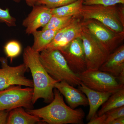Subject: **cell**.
Returning <instances> with one entry per match:
<instances>
[{"label": "cell", "mask_w": 124, "mask_h": 124, "mask_svg": "<svg viewBox=\"0 0 124 124\" xmlns=\"http://www.w3.org/2000/svg\"><path fill=\"white\" fill-rule=\"evenodd\" d=\"M54 93L53 100L48 105L38 109H26V111L49 124H83L85 116L83 110L68 106L62 95L55 88Z\"/></svg>", "instance_id": "obj_1"}, {"label": "cell", "mask_w": 124, "mask_h": 124, "mask_svg": "<svg viewBox=\"0 0 124 124\" xmlns=\"http://www.w3.org/2000/svg\"><path fill=\"white\" fill-rule=\"evenodd\" d=\"M23 63L31 71L33 82V104L39 99L50 103L54 98V84L59 82L47 73L39 59V53L35 51L31 46H27L23 54Z\"/></svg>", "instance_id": "obj_2"}, {"label": "cell", "mask_w": 124, "mask_h": 124, "mask_svg": "<svg viewBox=\"0 0 124 124\" xmlns=\"http://www.w3.org/2000/svg\"><path fill=\"white\" fill-rule=\"evenodd\" d=\"M42 66L51 77L58 81H65L73 86L80 84L78 74L70 69L66 60L58 50L45 49L39 53Z\"/></svg>", "instance_id": "obj_3"}, {"label": "cell", "mask_w": 124, "mask_h": 124, "mask_svg": "<svg viewBox=\"0 0 124 124\" xmlns=\"http://www.w3.org/2000/svg\"><path fill=\"white\" fill-rule=\"evenodd\" d=\"M116 5H84L80 15L82 19H95L116 32H122L124 31V7Z\"/></svg>", "instance_id": "obj_4"}, {"label": "cell", "mask_w": 124, "mask_h": 124, "mask_svg": "<svg viewBox=\"0 0 124 124\" xmlns=\"http://www.w3.org/2000/svg\"><path fill=\"white\" fill-rule=\"evenodd\" d=\"M33 95V88L20 85H11L0 90V110L9 111L19 107L32 108Z\"/></svg>", "instance_id": "obj_5"}, {"label": "cell", "mask_w": 124, "mask_h": 124, "mask_svg": "<svg viewBox=\"0 0 124 124\" xmlns=\"http://www.w3.org/2000/svg\"><path fill=\"white\" fill-rule=\"evenodd\" d=\"M78 75L84 85L95 91L112 94L124 88L115 77L99 69H87Z\"/></svg>", "instance_id": "obj_6"}, {"label": "cell", "mask_w": 124, "mask_h": 124, "mask_svg": "<svg viewBox=\"0 0 124 124\" xmlns=\"http://www.w3.org/2000/svg\"><path fill=\"white\" fill-rule=\"evenodd\" d=\"M83 26L110 54L124 39V31L117 32L94 19H83Z\"/></svg>", "instance_id": "obj_7"}, {"label": "cell", "mask_w": 124, "mask_h": 124, "mask_svg": "<svg viewBox=\"0 0 124 124\" xmlns=\"http://www.w3.org/2000/svg\"><path fill=\"white\" fill-rule=\"evenodd\" d=\"M80 38L84 46L87 69H99L109 54L83 25Z\"/></svg>", "instance_id": "obj_8"}, {"label": "cell", "mask_w": 124, "mask_h": 124, "mask_svg": "<svg viewBox=\"0 0 124 124\" xmlns=\"http://www.w3.org/2000/svg\"><path fill=\"white\" fill-rule=\"evenodd\" d=\"M0 62L2 66L0 68V90L12 85L33 88L32 80L25 77V73L29 69L25 63L10 66L8 65L7 59L4 57L0 58Z\"/></svg>", "instance_id": "obj_9"}, {"label": "cell", "mask_w": 124, "mask_h": 124, "mask_svg": "<svg viewBox=\"0 0 124 124\" xmlns=\"http://www.w3.org/2000/svg\"><path fill=\"white\" fill-rule=\"evenodd\" d=\"M81 18L80 15L75 16L69 24L58 31L45 49L60 51L74 39L80 37L83 28Z\"/></svg>", "instance_id": "obj_10"}, {"label": "cell", "mask_w": 124, "mask_h": 124, "mask_svg": "<svg viewBox=\"0 0 124 124\" xmlns=\"http://www.w3.org/2000/svg\"><path fill=\"white\" fill-rule=\"evenodd\" d=\"M60 51L74 73L78 75L87 69L84 46L80 37L74 39Z\"/></svg>", "instance_id": "obj_11"}, {"label": "cell", "mask_w": 124, "mask_h": 124, "mask_svg": "<svg viewBox=\"0 0 124 124\" xmlns=\"http://www.w3.org/2000/svg\"><path fill=\"white\" fill-rule=\"evenodd\" d=\"M53 16L51 9L42 5H36L23 22L27 34H32L40 27L45 26Z\"/></svg>", "instance_id": "obj_12"}, {"label": "cell", "mask_w": 124, "mask_h": 124, "mask_svg": "<svg viewBox=\"0 0 124 124\" xmlns=\"http://www.w3.org/2000/svg\"><path fill=\"white\" fill-rule=\"evenodd\" d=\"M54 87L64 96L71 108L75 109L79 106H86L89 105L87 98L84 93L66 81L56 82Z\"/></svg>", "instance_id": "obj_13"}, {"label": "cell", "mask_w": 124, "mask_h": 124, "mask_svg": "<svg viewBox=\"0 0 124 124\" xmlns=\"http://www.w3.org/2000/svg\"><path fill=\"white\" fill-rule=\"evenodd\" d=\"M78 89L86 95L89 105L88 114L86 116L87 121H90L96 116L98 109L107 101L112 93L99 92L89 88L82 82L78 85Z\"/></svg>", "instance_id": "obj_14"}, {"label": "cell", "mask_w": 124, "mask_h": 124, "mask_svg": "<svg viewBox=\"0 0 124 124\" xmlns=\"http://www.w3.org/2000/svg\"><path fill=\"white\" fill-rule=\"evenodd\" d=\"M99 70L117 78L124 70V45H122L109 54Z\"/></svg>", "instance_id": "obj_15"}, {"label": "cell", "mask_w": 124, "mask_h": 124, "mask_svg": "<svg viewBox=\"0 0 124 124\" xmlns=\"http://www.w3.org/2000/svg\"><path fill=\"white\" fill-rule=\"evenodd\" d=\"M44 123L40 118L27 112L23 107L14 108L9 112L7 124H35Z\"/></svg>", "instance_id": "obj_16"}, {"label": "cell", "mask_w": 124, "mask_h": 124, "mask_svg": "<svg viewBox=\"0 0 124 124\" xmlns=\"http://www.w3.org/2000/svg\"><path fill=\"white\" fill-rule=\"evenodd\" d=\"M59 30L47 29L37 31L32 33L33 43L31 46L35 51L40 53L49 44Z\"/></svg>", "instance_id": "obj_17"}, {"label": "cell", "mask_w": 124, "mask_h": 124, "mask_svg": "<svg viewBox=\"0 0 124 124\" xmlns=\"http://www.w3.org/2000/svg\"><path fill=\"white\" fill-rule=\"evenodd\" d=\"M124 106V88L120 89L112 93L102 105L101 109L98 111L97 116L105 114L108 111Z\"/></svg>", "instance_id": "obj_18"}, {"label": "cell", "mask_w": 124, "mask_h": 124, "mask_svg": "<svg viewBox=\"0 0 124 124\" xmlns=\"http://www.w3.org/2000/svg\"><path fill=\"white\" fill-rule=\"evenodd\" d=\"M84 0H77L70 4L55 8L51 9L53 16L68 17L80 15Z\"/></svg>", "instance_id": "obj_19"}, {"label": "cell", "mask_w": 124, "mask_h": 124, "mask_svg": "<svg viewBox=\"0 0 124 124\" xmlns=\"http://www.w3.org/2000/svg\"><path fill=\"white\" fill-rule=\"evenodd\" d=\"M75 16L58 17L53 16L49 22L45 26L42 28V29L60 30L69 24Z\"/></svg>", "instance_id": "obj_20"}, {"label": "cell", "mask_w": 124, "mask_h": 124, "mask_svg": "<svg viewBox=\"0 0 124 124\" xmlns=\"http://www.w3.org/2000/svg\"><path fill=\"white\" fill-rule=\"evenodd\" d=\"M4 50L7 57L10 58L11 62L14 58L19 56L22 51V45L16 40H11L4 46Z\"/></svg>", "instance_id": "obj_21"}, {"label": "cell", "mask_w": 124, "mask_h": 124, "mask_svg": "<svg viewBox=\"0 0 124 124\" xmlns=\"http://www.w3.org/2000/svg\"><path fill=\"white\" fill-rule=\"evenodd\" d=\"M77 0H39L37 5L45 6L49 8H58L70 4Z\"/></svg>", "instance_id": "obj_22"}, {"label": "cell", "mask_w": 124, "mask_h": 124, "mask_svg": "<svg viewBox=\"0 0 124 124\" xmlns=\"http://www.w3.org/2000/svg\"><path fill=\"white\" fill-rule=\"evenodd\" d=\"M0 20L9 27L16 26V20L10 13L8 9H3L0 8Z\"/></svg>", "instance_id": "obj_23"}, {"label": "cell", "mask_w": 124, "mask_h": 124, "mask_svg": "<svg viewBox=\"0 0 124 124\" xmlns=\"http://www.w3.org/2000/svg\"><path fill=\"white\" fill-rule=\"evenodd\" d=\"M105 113L106 115L107 118L105 124H110L114 120L124 116V106L114 108Z\"/></svg>", "instance_id": "obj_24"}, {"label": "cell", "mask_w": 124, "mask_h": 124, "mask_svg": "<svg viewBox=\"0 0 124 124\" xmlns=\"http://www.w3.org/2000/svg\"><path fill=\"white\" fill-rule=\"evenodd\" d=\"M124 4V0H84L83 2V4L86 5H101L106 6Z\"/></svg>", "instance_id": "obj_25"}, {"label": "cell", "mask_w": 124, "mask_h": 124, "mask_svg": "<svg viewBox=\"0 0 124 124\" xmlns=\"http://www.w3.org/2000/svg\"><path fill=\"white\" fill-rule=\"evenodd\" d=\"M107 118L106 113L100 116H96L91 119L88 123V124H105Z\"/></svg>", "instance_id": "obj_26"}, {"label": "cell", "mask_w": 124, "mask_h": 124, "mask_svg": "<svg viewBox=\"0 0 124 124\" xmlns=\"http://www.w3.org/2000/svg\"><path fill=\"white\" fill-rule=\"evenodd\" d=\"M9 112L5 110H0V124H7Z\"/></svg>", "instance_id": "obj_27"}, {"label": "cell", "mask_w": 124, "mask_h": 124, "mask_svg": "<svg viewBox=\"0 0 124 124\" xmlns=\"http://www.w3.org/2000/svg\"><path fill=\"white\" fill-rule=\"evenodd\" d=\"M119 80V83L120 85H124V70L122 71L119 74L116 78Z\"/></svg>", "instance_id": "obj_28"}, {"label": "cell", "mask_w": 124, "mask_h": 124, "mask_svg": "<svg viewBox=\"0 0 124 124\" xmlns=\"http://www.w3.org/2000/svg\"><path fill=\"white\" fill-rule=\"evenodd\" d=\"M124 116L117 118L111 122L110 124H124Z\"/></svg>", "instance_id": "obj_29"}, {"label": "cell", "mask_w": 124, "mask_h": 124, "mask_svg": "<svg viewBox=\"0 0 124 124\" xmlns=\"http://www.w3.org/2000/svg\"><path fill=\"white\" fill-rule=\"evenodd\" d=\"M28 6L29 7H33L34 6L38 4L39 0H24Z\"/></svg>", "instance_id": "obj_30"}, {"label": "cell", "mask_w": 124, "mask_h": 124, "mask_svg": "<svg viewBox=\"0 0 124 124\" xmlns=\"http://www.w3.org/2000/svg\"><path fill=\"white\" fill-rule=\"evenodd\" d=\"M12 0L14 2H17V3H19L22 0Z\"/></svg>", "instance_id": "obj_31"}]
</instances>
